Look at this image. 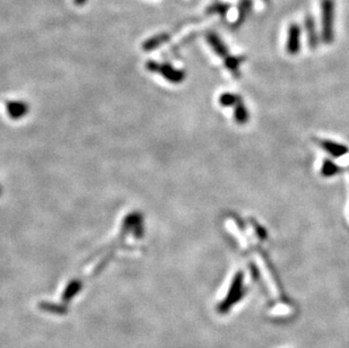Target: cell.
I'll use <instances>...</instances> for the list:
<instances>
[{"mask_svg": "<svg viewBox=\"0 0 349 348\" xmlns=\"http://www.w3.org/2000/svg\"><path fill=\"white\" fill-rule=\"evenodd\" d=\"M320 145L322 148L327 150L329 154H331L333 157H341L343 155L348 153V148L346 146L334 143L330 140H320Z\"/></svg>", "mask_w": 349, "mask_h": 348, "instance_id": "obj_6", "label": "cell"}, {"mask_svg": "<svg viewBox=\"0 0 349 348\" xmlns=\"http://www.w3.org/2000/svg\"><path fill=\"white\" fill-rule=\"evenodd\" d=\"M251 7H252V3L250 2V0H244V2H242V3H241V6H240V15H238V21L242 22V20H244L246 14L251 11Z\"/></svg>", "mask_w": 349, "mask_h": 348, "instance_id": "obj_14", "label": "cell"}, {"mask_svg": "<svg viewBox=\"0 0 349 348\" xmlns=\"http://www.w3.org/2000/svg\"><path fill=\"white\" fill-rule=\"evenodd\" d=\"M241 99L238 98V96L235 95V94L225 93V94H223L222 96H220L219 102H220V104L224 105V107H231V105L236 104Z\"/></svg>", "mask_w": 349, "mask_h": 348, "instance_id": "obj_10", "label": "cell"}, {"mask_svg": "<svg viewBox=\"0 0 349 348\" xmlns=\"http://www.w3.org/2000/svg\"><path fill=\"white\" fill-rule=\"evenodd\" d=\"M73 3H75L76 6L81 7V6H84V5L87 3V0H73Z\"/></svg>", "mask_w": 349, "mask_h": 348, "instance_id": "obj_16", "label": "cell"}, {"mask_svg": "<svg viewBox=\"0 0 349 348\" xmlns=\"http://www.w3.org/2000/svg\"><path fill=\"white\" fill-rule=\"evenodd\" d=\"M339 171V167L330 161H324L322 166V174L324 177H331L334 176Z\"/></svg>", "mask_w": 349, "mask_h": 348, "instance_id": "obj_12", "label": "cell"}, {"mask_svg": "<svg viewBox=\"0 0 349 348\" xmlns=\"http://www.w3.org/2000/svg\"><path fill=\"white\" fill-rule=\"evenodd\" d=\"M334 16L336 5L333 0H321V36L327 44L334 39Z\"/></svg>", "mask_w": 349, "mask_h": 348, "instance_id": "obj_1", "label": "cell"}, {"mask_svg": "<svg viewBox=\"0 0 349 348\" xmlns=\"http://www.w3.org/2000/svg\"><path fill=\"white\" fill-rule=\"evenodd\" d=\"M234 117H235L236 122L240 123V125H244V123H246L247 120H249V113H247L244 104L242 103L241 100L236 103Z\"/></svg>", "mask_w": 349, "mask_h": 348, "instance_id": "obj_8", "label": "cell"}, {"mask_svg": "<svg viewBox=\"0 0 349 348\" xmlns=\"http://www.w3.org/2000/svg\"><path fill=\"white\" fill-rule=\"evenodd\" d=\"M305 26H306V32H307V38H309V44L312 49H315L316 45H318V34H316L315 31V24L314 21L312 20L311 17H307V20L305 21Z\"/></svg>", "mask_w": 349, "mask_h": 348, "instance_id": "obj_7", "label": "cell"}, {"mask_svg": "<svg viewBox=\"0 0 349 348\" xmlns=\"http://www.w3.org/2000/svg\"><path fill=\"white\" fill-rule=\"evenodd\" d=\"M244 275L242 272L236 273L234 276L231 287H229L228 293L225 299L222 301V303L218 305V311L220 313H227L233 305H235L245 294L244 288Z\"/></svg>", "mask_w": 349, "mask_h": 348, "instance_id": "obj_2", "label": "cell"}, {"mask_svg": "<svg viewBox=\"0 0 349 348\" xmlns=\"http://www.w3.org/2000/svg\"><path fill=\"white\" fill-rule=\"evenodd\" d=\"M229 6L228 5H224V4H216L214 5L213 7L210 8L211 12L214 13H218V14H223V15H226V13L228 11Z\"/></svg>", "mask_w": 349, "mask_h": 348, "instance_id": "obj_15", "label": "cell"}, {"mask_svg": "<svg viewBox=\"0 0 349 348\" xmlns=\"http://www.w3.org/2000/svg\"><path fill=\"white\" fill-rule=\"evenodd\" d=\"M147 68L151 71L159 72L163 77H165L169 81H173V83H179V81H182L185 79V72L182 70L176 69V68H173L169 65H159V63H156L154 61H149L147 63Z\"/></svg>", "mask_w": 349, "mask_h": 348, "instance_id": "obj_3", "label": "cell"}, {"mask_svg": "<svg viewBox=\"0 0 349 348\" xmlns=\"http://www.w3.org/2000/svg\"><path fill=\"white\" fill-rule=\"evenodd\" d=\"M207 41L210 44V47L213 48L214 51L217 53L220 58L226 59L228 57L227 47L224 44L222 39H220L217 34L213 33V32H209L207 34Z\"/></svg>", "mask_w": 349, "mask_h": 348, "instance_id": "obj_5", "label": "cell"}, {"mask_svg": "<svg viewBox=\"0 0 349 348\" xmlns=\"http://www.w3.org/2000/svg\"><path fill=\"white\" fill-rule=\"evenodd\" d=\"M164 36L163 34H160V35H157V36H155V38H151L149 40H147L146 42L144 43V47L145 50H153V49H156V47H158L159 44H162L165 40L164 39Z\"/></svg>", "mask_w": 349, "mask_h": 348, "instance_id": "obj_11", "label": "cell"}, {"mask_svg": "<svg viewBox=\"0 0 349 348\" xmlns=\"http://www.w3.org/2000/svg\"><path fill=\"white\" fill-rule=\"evenodd\" d=\"M241 61H242V59L237 58V57H229L228 56L226 59H225V63H226V67L232 72H237L238 66H240Z\"/></svg>", "mask_w": 349, "mask_h": 348, "instance_id": "obj_13", "label": "cell"}, {"mask_svg": "<svg viewBox=\"0 0 349 348\" xmlns=\"http://www.w3.org/2000/svg\"><path fill=\"white\" fill-rule=\"evenodd\" d=\"M7 110L13 118H18L25 113V107L22 103H9Z\"/></svg>", "mask_w": 349, "mask_h": 348, "instance_id": "obj_9", "label": "cell"}, {"mask_svg": "<svg viewBox=\"0 0 349 348\" xmlns=\"http://www.w3.org/2000/svg\"><path fill=\"white\" fill-rule=\"evenodd\" d=\"M302 30L301 26L298 24L289 25L288 27V34H287V43H286V50L289 54H297L301 50V42H302Z\"/></svg>", "mask_w": 349, "mask_h": 348, "instance_id": "obj_4", "label": "cell"}]
</instances>
